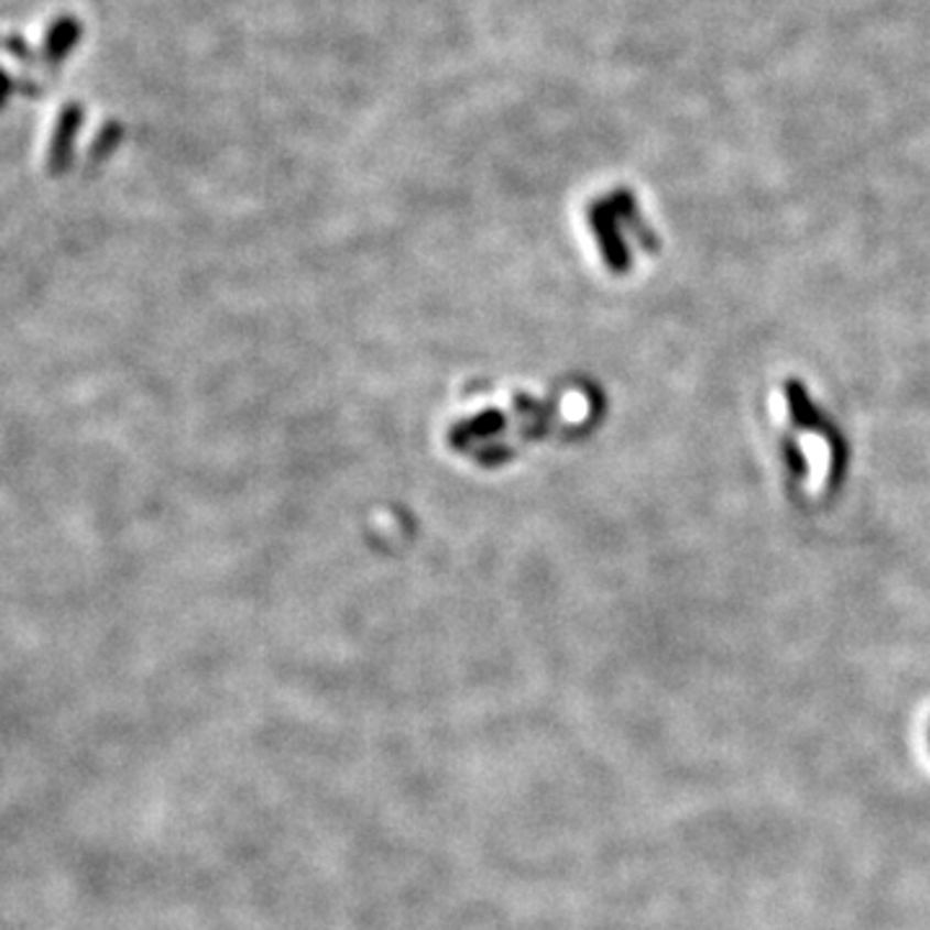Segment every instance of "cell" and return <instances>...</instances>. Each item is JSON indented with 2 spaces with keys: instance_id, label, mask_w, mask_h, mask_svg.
Instances as JSON below:
<instances>
[{
  "instance_id": "7a4b0ae2",
  "label": "cell",
  "mask_w": 930,
  "mask_h": 930,
  "mask_svg": "<svg viewBox=\"0 0 930 930\" xmlns=\"http://www.w3.org/2000/svg\"><path fill=\"white\" fill-rule=\"evenodd\" d=\"M784 450H786V463H788V468H791V471L799 475H803V471H807V460H803V456H801V450L796 448V445L791 442V440H786V445H784Z\"/></svg>"
},
{
  "instance_id": "6da1fadb",
  "label": "cell",
  "mask_w": 930,
  "mask_h": 930,
  "mask_svg": "<svg viewBox=\"0 0 930 930\" xmlns=\"http://www.w3.org/2000/svg\"><path fill=\"white\" fill-rule=\"evenodd\" d=\"M786 398H788V406H791L796 427L822 431L824 440L832 445V486H840L845 463H847V445L843 442V437H840V431L832 427L830 419H824V414H820V408L809 401L807 391H803L796 381L786 383Z\"/></svg>"
}]
</instances>
